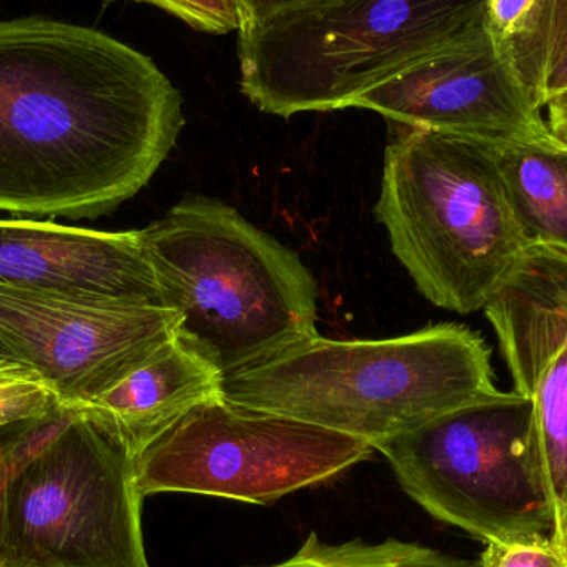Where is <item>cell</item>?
I'll use <instances>...</instances> for the list:
<instances>
[{
    "label": "cell",
    "instance_id": "6da1fadb",
    "mask_svg": "<svg viewBox=\"0 0 567 567\" xmlns=\"http://www.w3.org/2000/svg\"><path fill=\"white\" fill-rule=\"evenodd\" d=\"M183 125L182 93L145 53L92 27L0 19V212L109 215Z\"/></svg>",
    "mask_w": 567,
    "mask_h": 567
},
{
    "label": "cell",
    "instance_id": "7a4b0ae2",
    "mask_svg": "<svg viewBox=\"0 0 567 567\" xmlns=\"http://www.w3.org/2000/svg\"><path fill=\"white\" fill-rule=\"evenodd\" d=\"M496 390L485 339L453 322L383 340L317 333L223 377L231 402L355 436L373 450Z\"/></svg>",
    "mask_w": 567,
    "mask_h": 567
},
{
    "label": "cell",
    "instance_id": "3957f363",
    "mask_svg": "<svg viewBox=\"0 0 567 567\" xmlns=\"http://www.w3.org/2000/svg\"><path fill=\"white\" fill-rule=\"evenodd\" d=\"M140 235L175 339L219 375L317 336L312 272L228 203L188 196Z\"/></svg>",
    "mask_w": 567,
    "mask_h": 567
},
{
    "label": "cell",
    "instance_id": "277c9868",
    "mask_svg": "<svg viewBox=\"0 0 567 567\" xmlns=\"http://www.w3.org/2000/svg\"><path fill=\"white\" fill-rule=\"evenodd\" d=\"M377 219L425 299L485 309L528 249L488 140L399 125L383 158Z\"/></svg>",
    "mask_w": 567,
    "mask_h": 567
},
{
    "label": "cell",
    "instance_id": "5b68a950",
    "mask_svg": "<svg viewBox=\"0 0 567 567\" xmlns=\"http://www.w3.org/2000/svg\"><path fill=\"white\" fill-rule=\"evenodd\" d=\"M488 0H313L239 30L241 92L271 115L353 100L465 35Z\"/></svg>",
    "mask_w": 567,
    "mask_h": 567
},
{
    "label": "cell",
    "instance_id": "8992f818",
    "mask_svg": "<svg viewBox=\"0 0 567 567\" xmlns=\"http://www.w3.org/2000/svg\"><path fill=\"white\" fill-rule=\"evenodd\" d=\"M375 450L403 492L440 522L485 543L553 536L532 396L496 390Z\"/></svg>",
    "mask_w": 567,
    "mask_h": 567
},
{
    "label": "cell",
    "instance_id": "52a82bcc",
    "mask_svg": "<svg viewBox=\"0 0 567 567\" xmlns=\"http://www.w3.org/2000/svg\"><path fill=\"white\" fill-rule=\"evenodd\" d=\"M142 502L132 445L72 409L7 483L0 567H150Z\"/></svg>",
    "mask_w": 567,
    "mask_h": 567
},
{
    "label": "cell",
    "instance_id": "ba28073f",
    "mask_svg": "<svg viewBox=\"0 0 567 567\" xmlns=\"http://www.w3.org/2000/svg\"><path fill=\"white\" fill-rule=\"evenodd\" d=\"M372 452L355 436L219 396L136 450L135 483L143 498L193 493L272 505L336 478Z\"/></svg>",
    "mask_w": 567,
    "mask_h": 567
},
{
    "label": "cell",
    "instance_id": "9c48e42d",
    "mask_svg": "<svg viewBox=\"0 0 567 567\" xmlns=\"http://www.w3.org/2000/svg\"><path fill=\"white\" fill-rule=\"evenodd\" d=\"M176 313L0 286V339L65 409L122 382L175 339Z\"/></svg>",
    "mask_w": 567,
    "mask_h": 567
},
{
    "label": "cell",
    "instance_id": "30bf717a",
    "mask_svg": "<svg viewBox=\"0 0 567 567\" xmlns=\"http://www.w3.org/2000/svg\"><path fill=\"white\" fill-rule=\"evenodd\" d=\"M403 126L488 142L551 135L542 106L513 65L508 45L485 20L465 35L353 100Z\"/></svg>",
    "mask_w": 567,
    "mask_h": 567
},
{
    "label": "cell",
    "instance_id": "8fae6325",
    "mask_svg": "<svg viewBox=\"0 0 567 567\" xmlns=\"http://www.w3.org/2000/svg\"><path fill=\"white\" fill-rule=\"evenodd\" d=\"M0 286L166 309L140 229L96 231L0 218Z\"/></svg>",
    "mask_w": 567,
    "mask_h": 567
},
{
    "label": "cell",
    "instance_id": "7c38bea8",
    "mask_svg": "<svg viewBox=\"0 0 567 567\" xmlns=\"http://www.w3.org/2000/svg\"><path fill=\"white\" fill-rule=\"evenodd\" d=\"M515 392L528 395L542 370L567 350V252L529 245L485 307Z\"/></svg>",
    "mask_w": 567,
    "mask_h": 567
},
{
    "label": "cell",
    "instance_id": "4fadbf2b",
    "mask_svg": "<svg viewBox=\"0 0 567 567\" xmlns=\"http://www.w3.org/2000/svg\"><path fill=\"white\" fill-rule=\"evenodd\" d=\"M223 396L215 367L169 340L126 379L80 409L112 423L133 452L199 403Z\"/></svg>",
    "mask_w": 567,
    "mask_h": 567
},
{
    "label": "cell",
    "instance_id": "5bb4252c",
    "mask_svg": "<svg viewBox=\"0 0 567 567\" xmlns=\"http://www.w3.org/2000/svg\"><path fill=\"white\" fill-rule=\"evenodd\" d=\"M488 143L528 245L567 252V145L553 133L536 140Z\"/></svg>",
    "mask_w": 567,
    "mask_h": 567
},
{
    "label": "cell",
    "instance_id": "9a60e30c",
    "mask_svg": "<svg viewBox=\"0 0 567 567\" xmlns=\"http://www.w3.org/2000/svg\"><path fill=\"white\" fill-rule=\"evenodd\" d=\"M536 435L551 498L553 543L567 549V350L559 352L536 379L532 392Z\"/></svg>",
    "mask_w": 567,
    "mask_h": 567
},
{
    "label": "cell",
    "instance_id": "2e32d148",
    "mask_svg": "<svg viewBox=\"0 0 567 567\" xmlns=\"http://www.w3.org/2000/svg\"><path fill=\"white\" fill-rule=\"evenodd\" d=\"M506 45L516 72L543 110L567 92V0H542L528 29Z\"/></svg>",
    "mask_w": 567,
    "mask_h": 567
},
{
    "label": "cell",
    "instance_id": "e0dca14e",
    "mask_svg": "<svg viewBox=\"0 0 567 567\" xmlns=\"http://www.w3.org/2000/svg\"><path fill=\"white\" fill-rule=\"evenodd\" d=\"M262 567H476L465 559L443 555L425 546L386 539L379 545L362 542L327 545L310 533L302 548L279 565Z\"/></svg>",
    "mask_w": 567,
    "mask_h": 567
},
{
    "label": "cell",
    "instance_id": "ac0fdd59",
    "mask_svg": "<svg viewBox=\"0 0 567 567\" xmlns=\"http://www.w3.org/2000/svg\"><path fill=\"white\" fill-rule=\"evenodd\" d=\"M63 409L52 386L29 363L0 362V426L43 419Z\"/></svg>",
    "mask_w": 567,
    "mask_h": 567
},
{
    "label": "cell",
    "instance_id": "d6986e66",
    "mask_svg": "<svg viewBox=\"0 0 567 567\" xmlns=\"http://www.w3.org/2000/svg\"><path fill=\"white\" fill-rule=\"evenodd\" d=\"M72 409H63L43 419L23 420L0 426V549H2L3 499L7 483L20 463L45 443L63 423Z\"/></svg>",
    "mask_w": 567,
    "mask_h": 567
},
{
    "label": "cell",
    "instance_id": "ffe728a7",
    "mask_svg": "<svg viewBox=\"0 0 567 567\" xmlns=\"http://www.w3.org/2000/svg\"><path fill=\"white\" fill-rule=\"evenodd\" d=\"M150 3L178 17L199 32L228 33L239 30L238 3L236 0H132Z\"/></svg>",
    "mask_w": 567,
    "mask_h": 567
},
{
    "label": "cell",
    "instance_id": "44dd1931",
    "mask_svg": "<svg viewBox=\"0 0 567 567\" xmlns=\"http://www.w3.org/2000/svg\"><path fill=\"white\" fill-rule=\"evenodd\" d=\"M476 567H567V559L551 538L492 542Z\"/></svg>",
    "mask_w": 567,
    "mask_h": 567
},
{
    "label": "cell",
    "instance_id": "7402d4cb",
    "mask_svg": "<svg viewBox=\"0 0 567 567\" xmlns=\"http://www.w3.org/2000/svg\"><path fill=\"white\" fill-rule=\"evenodd\" d=\"M542 0H488L486 27L503 42H509L528 29Z\"/></svg>",
    "mask_w": 567,
    "mask_h": 567
},
{
    "label": "cell",
    "instance_id": "603a6c76",
    "mask_svg": "<svg viewBox=\"0 0 567 567\" xmlns=\"http://www.w3.org/2000/svg\"><path fill=\"white\" fill-rule=\"evenodd\" d=\"M310 2L313 0H236L239 19H241L239 30L259 25L286 10L296 9V7H302Z\"/></svg>",
    "mask_w": 567,
    "mask_h": 567
},
{
    "label": "cell",
    "instance_id": "cb8c5ba5",
    "mask_svg": "<svg viewBox=\"0 0 567 567\" xmlns=\"http://www.w3.org/2000/svg\"><path fill=\"white\" fill-rule=\"evenodd\" d=\"M546 122L553 136L567 145V92L549 100L545 106Z\"/></svg>",
    "mask_w": 567,
    "mask_h": 567
},
{
    "label": "cell",
    "instance_id": "d4e9b609",
    "mask_svg": "<svg viewBox=\"0 0 567 567\" xmlns=\"http://www.w3.org/2000/svg\"><path fill=\"white\" fill-rule=\"evenodd\" d=\"M2 360H19L16 355H13L12 350L9 349V346H7L6 342H3L2 339H0V362Z\"/></svg>",
    "mask_w": 567,
    "mask_h": 567
},
{
    "label": "cell",
    "instance_id": "484cf974",
    "mask_svg": "<svg viewBox=\"0 0 567 567\" xmlns=\"http://www.w3.org/2000/svg\"><path fill=\"white\" fill-rule=\"evenodd\" d=\"M565 556H566V559H567V549H566Z\"/></svg>",
    "mask_w": 567,
    "mask_h": 567
}]
</instances>
